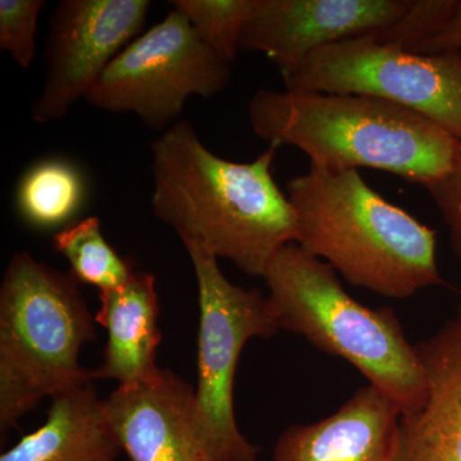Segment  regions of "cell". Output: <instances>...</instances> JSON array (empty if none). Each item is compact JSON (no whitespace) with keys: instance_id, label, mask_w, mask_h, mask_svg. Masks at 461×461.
<instances>
[{"instance_id":"ac0fdd59","label":"cell","mask_w":461,"mask_h":461,"mask_svg":"<svg viewBox=\"0 0 461 461\" xmlns=\"http://www.w3.org/2000/svg\"><path fill=\"white\" fill-rule=\"evenodd\" d=\"M169 5L186 16L214 53L232 65L257 0H171Z\"/></svg>"},{"instance_id":"9a60e30c","label":"cell","mask_w":461,"mask_h":461,"mask_svg":"<svg viewBox=\"0 0 461 461\" xmlns=\"http://www.w3.org/2000/svg\"><path fill=\"white\" fill-rule=\"evenodd\" d=\"M122 453L93 381L51 399L47 420L0 461H117Z\"/></svg>"},{"instance_id":"3957f363","label":"cell","mask_w":461,"mask_h":461,"mask_svg":"<svg viewBox=\"0 0 461 461\" xmlns=\"http://www.w3.org/2000/svg\"><path fill=\"white\" fill-rule=\"evenodd\" d=\"M287 196L299 220L297 245L351 286L408 299L444 282L436 230L379 195L357 169L311 166L288 180Z\"/></svg>"},{"instance_id":"6da1fadb","label":"cell","mask_w":461,"mask_h":461,"mask_svg":"<svg viewBox=\"0 0 461 461\" xmlns=\"http://www.w3.org/2000/svg\"><path fill=\"white\" fill-rule=\"evenodd\" d=\"M277 149L254 162H230L212 153L193 124L175 122L151 144L154 215L182 242L263 277L272 258L300 236L295 208L273 177Z\"/></svg>"},{"instance_id":"7a4b0ae2","label":"cell","mask_w":461,"mask_h":461,"mask_svg":"<svg viewBox=\"0 0 461 461\" xmlns=\"http://www.w3.org/2000/svg\"><path fill=\"white\" fill-rule=\"evenodd\" d=\"M248 114L262 140L300 149L324 171L377 169L429 189L453 175L461 159L453 133L372 96L260 89Z\"/></svg>"},{"instance_id":"8fae6325","label":"cell","mask_w":461,"mask_h":461,"mask_svg":"<svg viewBox=\"0 0 461 461\" xmlns=\"http://www.w3.org/2000/svg\"><path fill=\"white\" fill-rule=\"evenodd\" d=\"M408 5L409 0H257L241 50L262 51L284 68L326 45L387 29Z\"/></svg>"},{"instance_id":"8992f818","label":"cell","mask_w":461,"mask_h":461,"mask_svg":"<svg viewBox=\"0 0 461 461\" xmlns=\"http://www.w3.org/2000/svg\"><path fill=\"white\" fill-rule=\"evenodd\" d=\"M195 272L199 295L196 408L206 438L221 461H258L260 448L236 421V369L251 339H271L281 330L268 296L236 286L221 271L218 258L193 242H182Z\"/></svg>"},{"instance_id":"277c9868","label":"cell","mask_w":461,"mask_h":461,"mask_svg":"<svg viewBox=\"0 0 461 461\" xmlns=\"http://www.w3.org/2000/svg\"><path fill=\"white\" fill-rule=\"evenodd\" d=\"M281 330L341 357L411 418L427 402V382L415 344L390 308H369L342 286L338 273L300 245L288 244L263 276Z\"/></svg>"},{"instance_id":"ffe728a7","label":"cell","mask_w":461,"mask_h":461,"mask_svg":"<svg viewBox=\"0 0 461 461\" xmlns=\"http://www.w3.org/2000/svg\"><path fill=\"white\" fill-rule=\"evenodd\" d=\"M429 191L447 226L455 254L461 259V159L453 175Z\"/></svg>"},{"instance_id":"e0dca14e","label":"cell","mask_w":461,"mask_h":461,"mask_svg":"<svg viewBox=\"0 0 461 461\" xmlns=\"http://www.w3.org/2000/svg\"><path fill=\"white\" fill-rule=\"evenodd\" d=\"M53 248L66 258L76 280L98 287L100 293L122 286L135 272L132 263L108 244L98 217L67 224L54 233Z\"/></svg>"},{"instance_id":"9c48e42d","label":"cell","mask_w":461,"mask_h":461,"mask_svg":"<svg viewBox=\"0 0 461 461\" xmlns=\"http://www.w3.org/2000/svg\"><path fill=\"white\" fill-rule=\"evenodd\" d=\"M149 0H62L50 20L45 76L32 120H62L86 99L100 76L144 29Z\"/></svg>"},{"instance_id":"5bb4252c","label":"cell","mask_w":461,"mask_h":461,"mask_svg":"<svg viewBox=\"0 0 461 461\" xmlns=\"http://www.w3.org/2000/svg\"><path fill=\"white\" fill-rule=\"evenodd\" d=\"M95 321L107 332L103 362L91 379H111L132 386L156 377L157 350L162 341L156 276L133 272L130 280L99 295Z\"/></svg>"},{"instance_id":"52a82bcc","label":"cell","mask_w":461,"mask_h":461,"mask_svg":"<svg viewBox=\"0 0 461 461\" xmlns=\"http://www.w3.org/2000/svg\"><path fill=\"white\" fill-rule=\"evenodd\" d=\"M281 69L285 90L386 100L435 121L461 141V54L426 56L357 36Z\"/></svg>"},{"instance_id":"30bf717a","label":"cell","mask_w":461,"mask_h":461,"mask_svg":"<svg viewBox=\"0 0 461 461\" xmlns=\"http://www.w3.org/2000/svg\"><path fill=\"white\" fill-rule=\"evenodd\" d=\"M103 409L131 461H221L203 430L195 388L169 369L118 386Z\"/></svg>"},{"instance_id":"ba28073f","label":"cell","mask_w":461,"mask_h":461,"mask_svg":"<svg viewBox=\"0 0 461 461\" xmlns=\"http://www.w3.org/2000/svg\"><path fill=\"white\" fill-rule=\"evenodd\" d=\"M230 80V63L172 9L112 60L86 102L100 111L136 114L149 129L167 131L187 99L213 98Z\"/></svg>"},{"instance_id":"4fadbf2b","label":"cell","mask_w":461,"mask_h":461,"mask_svg":"<svg viewBox=\"0 0 461 461\" xmlns=\"http://www.w3.org/2000/svg\"><path fill=\"white\" fill-rule=\"evenodd\" d=\"M400 420L395 403L368 384L329 417L287 427L272 461H393Z\"/></svg>"},{"instance_id":"7c38bea8","label":"cell","mask_w":461,"mask_h":461,"mask_svg":"<svg viewBox=\"0 0 461 461\" xmlns=\"http://www.w3.org/2000/svg\"><path fill=\"white\" fill-rule=\"evenodd\" d=\"M427 382L420 412L402 418L393 461H461V303L415 344Z\"/></svg>"},{"instance_id":"5b68a950","label":"cell","mask_w":461,"mask_h":461,"mask_svg":"<svg viewBox=\"0 0 461 461\" xmlns=\"http://www.w3.org/2000/svg\"><path fill=\"white\" fill-rule=\"evenodd\" d=\"M71 272L18 251L0 286V439L45 397L93 381L80 364L95 317Z\"/></svg>"},{"instance_id":"2e32d148","label":"cell","mask_w":461,"mask_h":461,"mask_svg":"<svg viewBox=\"0 0 461 461\" xmlns=\"http://www.w3.org/2000/svg\"><path fill=\"white\" fill-rule=\"evenodd\" d=\"M86 186L80 169L59 158L30 167L17 185L16 208L29 226L53 230L67 226L84 204Z\"/></svg>"},{"instance_id":"44dd1931","label":"cell","mask_w":461,"mask_h":461,"mask_svg":"<svg viewBox=\"0 0 461 461\" xmlns=\"http://www.w3.org/2000/svg\"><path fill=\"white\" fill-rule=\"evenodd\" d=\"M414 53L426 56L461 54V0H453L450 11Z\"/></svg>"},{"instance_id":"d6986e66","label":"cell","mask_w":461,"mask_h":461,"mask_svg":"<svg viewBox=\"0 0 461 461\" xmlns=\"http://www.w3.org/2000/svg\"><path fill=\"white\" fill-rule=\"evenodd\" d=\"M44 0H0V50L29 69L36 57L38 20Z\"/></svg>"}]
</instances>
